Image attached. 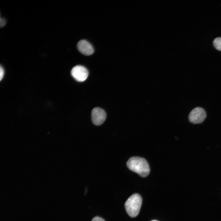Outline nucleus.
Wrapping results in <instances>:
<instances>
[{
    "label": "nucleus",
    "instance_id": "5",
    "mask_svg": "<svg viewBox=\"0 0 221 221\" xmlns=\"http://www.w3.org/2000/svg\"><path fill=\"white\" fill-rule=\"evenodd\" d=\"M91 120L95 125L99 126L102 124L105 121L106 114L103 109L99 107H95L91 111Z\"/></svg>",
    "mask_w": 221,
    "mask_h": 221
},
{
    "label": "nucleus",
    "instance_id": "1",
    "mask_svg": "<svg viewBox=\"0 0 221 221\" xmlns=\"http://www.w3.org/2000/svg\"><path fill=\"white\" fill-rule=\"evenodd\" d=\"M128 168L142 177H145L149 174L150 169L147 161L144 158L132 157L126 163Z\"/></svg>",
    "mask_w": 221,
    "mask_h": 221
},
{
    "label": "nucleus",
    "instance_id": "8",
    "mask_svg": "<svg viewBox=\"0 0 221 221\" xmlns=\"http://www.w3.org/2000/svg\"><path fill=\"white\" fill-rule=\"evenodd\" d=\"M4 70L3 67L0 66V80L2 79L4 75Z\"/></svg>",
    "mask_w": 221,
    "mask_h": 221
},
{
    "label": "nucleus",
    "instance_id": "6",
    "mask_svg": "<svg viewBox=\"0 0 221 221\" xmlns=\"http://www.w3.org/2000/svg\"><path fill=\"white\" fill-rule=\"evenodd\" d=\"M77 46L80 52L85 55H90L94 52V48L92 45L85 40H81L79 41L77 44Z\"/></svg>",
    "mask_w": 221,
    "mask_h": 221
},
{
    "label": "nucleus",
    "instance_id": "9",
    "mask_svg": "<svg viewBox=\"0 0 221 221\" xmlns=\"http://www.w3.org/2000/svg\"><path fill=\"white\" fill-rule=\"evenodd\" d=\"M91 221H105V220L99 217L96 216L93 218Z\"/></svg>",
    "mask_w": 221,
    "mask_h": 221
},
{
    "label": "nucleus",
    "instance_id": "11",
    "mask_svg": "<svg viewBox=\"0 0 221 221\" xmlns=\"http://www.w3.org/2000/svg\"><path fill=\"white\" fill-rule=\"evenodd\" d=\"M151 221H157L156 220H152Z\"/></svg>",
    "mask_w": 221,
    "mask_h": 221
},
{
    "label": "nucleus",
    "instance_id": "7",
    "mask_svg": "<svg viewBox=\"0 0 221 221\" xmlns=\"http://www.w3.org/2000/svg\"><path fill=\"white\" fill-rule=\"evenodd\" d=\"M213 45L218 50L221 51V37H217L213 41Z\"/></svg>",
    "mask_w": 221,
    "mask_h": 221
},
{
    "label": "nucleus",
    "instance_id": "10",
    "mask_svg": "<svg viewBox=\"0 0 221 221\" xmlns=\"http://www.w3.org/2000/svg\"><path fill=\"white\" fill-rule=\"evenodd\" d=\"M6 20L3 18H1L0 19V26L1 27H3L5 25L6 23Z\"/></svg>",
    "mask_w": 221,
    "mask_h": 221
},
{
    "label": "nucleus",
    "instance_id": "3",
    "mask_svg": "<svg viewBox=\"0 0 221 221\" xmlns=\"http://www.w3.org/2000/svg\"><path fill=\"white\" fill-rule=\"evenodd\" d=\"M206 117L205 111L202 108L196 107L190 112L188 118L189 121L194 124L202 123Z\"/></svg>",
    "mask_w": 221,
    "mask_h": 221
},
{
    "label": "nucleus",
    "instance_id": "4",
    "mask_svg": "<svg viewBox=\"0 0 221 221\" xmlns=\"http://www.w3.org/2000/svg\"><path fill=\"white\" fill-rule=\"evenodd\" d=\"M71 74L76 80L81 82L84 81L87 79L88 72L85 67L81 65H77L72 69Z\"/></svg>",
    "mask_w": 221,
    "mask_h": 221
},
{
    "label": "nucleus",
    "instance_id": "2",
    "mask_svg": "<svg viewBox=\"0 0 221 221\" xmlns=\"http://www.w3.org/2000/svg\"><path fill=\"white\" fill-rule=\"evenodd\" d=\"M142 198L137 193L130 196L125 204L126 211L129 216L135 217L138 215L142 204Z\"/></svg>",
    "mask_w": 221,
    "mask_h": 221
}]
</instances>
